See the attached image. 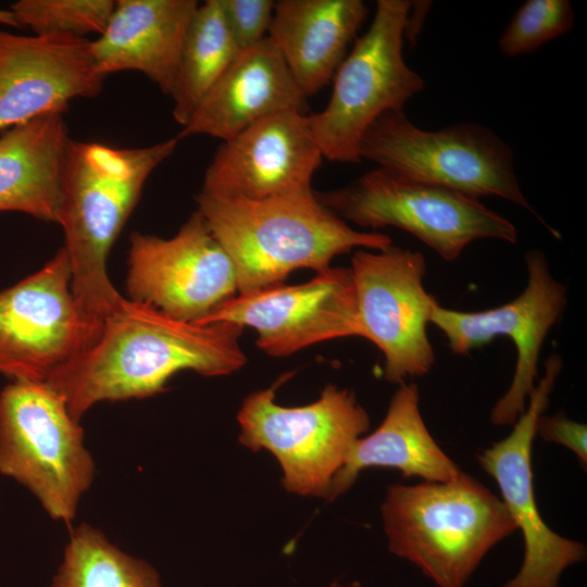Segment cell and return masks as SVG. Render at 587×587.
Returning <instances> with one entry per match:
<instances>
[{
	"label": "cell",
	"mask_w": 587,
	"mask_h": 587,
	"mask_svg": "<svg viewBox=\"0 0 587 587\" xmlns=\"http://www.w3.org/2000/svg\"><path fill=\"white\" fill-rule=\"evenodd\" d=\"M64 114H46L0 133V212L57 223L68 142Z\"/></svg>",
	"instance_id": "7402d4cb"
},
{
	"label": "cell",
	"mask_w": 587,
	"mask_h": 587,
	"mask_svg": "<svg viewBox=\"0 0 587 587\" xmlns=\"http://www.w3.org/2000/svg\"><path fill=\"white\" fill-rule=\"evenodd\" d=\"M315 196L344 221L374 229L399 227L446 261H454L478 239L496 238L511 243L517 239L514 224L478 199L383 167L345 187Z\"/></svg>",
	"instance_id": "ba28073f"
},
{
	"label": "cell",
	"mask_w": 587,
	"mask_h": 587,
	"mask_svg": "<svg viewBox=\"0 0 587 587\" xmlns=\"http://www.w3.org/2000/svg\"><path fill=\"white\" fill-rule=\"evenodd\" d=\"M230 35L239 51L259 43L268 32L275 1L221 0Z\"/></svg>",
	"instance_id": "4316f807"
},
{
	"label": "cell",
	"mask_w": 587,
	"mask_h": 587,
	"mask_svg": "<svg viewBox=\"0 0 587 587\" xmlns=\"http://www.w3.org/2000/svg\"><path fill=\"white\" fill-rule=\"evenodd\" d=\"M382 516L389 551L438 587H464L489 550L516 530L501 499L463 472L447 482L390 485Z\"/></svg>",
	"instance_id": "277c9868"
},
{
	"label": "cell",
	"mask_w": 587,
	"mask_h": 587,
	"mask_svg": "<svg viewBox=\"0 0 587 587\" xmlns=\"http://www.w3.org/2000/svg\"><path fill=\"white\" fill-rule=\"evenodd\" d=\"M233 323L257 333V346L272 357L342 337H360L350 268L332 267L299 285L277 284L238 294L197 324Z\"/></svg>",
	"instance_id": "5bb4252c"
},
{
	"label": "cell",
	"mask_w": 587,
	"mask_h": 587,
	"mask_svg": "<svg viewBox=\"0 0 587 587\" xmlns=\"http://www.w3.org/2000/svg\"><path fill=\"white\" fill-rule=\"evenodd\" d=\"M305 108L307 97L265 37L238 53L176 137L208 135L224 141L274 113H304Z\"/></svg>",
	"instance_id": "ac0fdd59"
},
{
	"label": "cell",
	"mask_w": 587,
	"mask_h": 587,
	"mask_svg": "<svg viewBox=\"0 0 587 587\" xmlns=\"http://www.w3.org/2000/svg\"><path fill=\"white\" fill-rule=\"evenodd\" d=\"M196 0H115L109 23L90 40L96 72L105 78L137 71L171 96Z\"/></svg>",
	"instance_id": "d6986e66"
},
{
	"label": "cell",
	"mask_w": 587,
	"mask_h": 587,
	"mask_svg": "<svg viewBox=\"0 0 587 587\" xmlns=\"http://www.w3.org/2000/svg\"><path fill=\"white\" fill-rule=\"evenodd\" d=\"M369 14L361 0H279L268 38L308 98L323 89Z\"/></svg>",
	"instance_id": "ffe728a7"
},
{
	"label": "cell",
	"mask_w": 587,
	"mask_h": 587,
	"mask_svg": "<svg viewBox=\"0 0 587 587\" xmlns=\"http://www.w3.org/2000/svg\"><path fill=\"white\" fill-rule=\"evenodd\" d=\"M0 25L21 28V25L18 24L14 13L10 9H0Z\"/></svg>",
	"instance_id": "f1b7e54d"
},
{
	"label": "cell",
	"mask_w": 587,
	"mask_h": 587,
	"mask_svg": "<svg viewBox=\"0 0 587 587\" xmlns=\"http://www.w3.org/2000/svg\"><path fill=\"white\" fill-rule=\"evenodd\" d=\"M210 230L232 259L238 292L282 284L295 270L316 273L352 249L380 250L391 238L358 232L333 213L315 192L262 200H228L196 196Z\"/></svg>",
	"instance_id": "3957f363"
},
{
	"label": "cell",
	"mask_w": 587,
	"mask_h": 587,
	"mask_svg": "<svg viewBox=\"0 0 587 587\" xmlns=\"http://www.w3.org/2000/svg\"><path fill=\"white\" fill-rule=\"evenodd\" d=\"M360 157L403 177L476 199H507L540 218L521 190L513 151L485 126L466 123L424 130L403 110H391L364 133Z\"/></svg>",
	"instance_id": "8992f818"
},
{
	"label": "cell",
	"mask_w": 587,
	"mask_h": 587,
	"mask_svg": "<svg viewBox=\"0 0 587 587\" xmlns=\"http://www.w3.org/2000/svg\"><path fill=\"white\" fill-rule=\"evenodd\" d=\"M221 0L199 4L187 27L171 92L174 120L184 127L239 53Z\"/></svg>",
	"instance_id": "603a6c76"
},
{
	"label": "cell",
	"mask_w": 587,
	"mask_h": 587,
	"mask_svg": "<svg viewBox=\"0 0 587 587\" xmlns=\"http://www.w3.org/2000/svg\"><path fill=\"white\" fill-rule=\"evenodd\" d=\"M411 1L378 0L367 30L357 38L335 76L326 108L308 116L311 135L323 158L361 161L360 142L372 123L423 90L424 79L402 54Z\"/></svg>",
	"instance_id": "52a82bcc"
},
{
	"label": "cell",
	"mask_w": 587,
	"mask_h": 587,
	"mask_svg": "<svg viewBox=\"0 0 587 587\" xmlns=\"http://www.w3.org/2000/svg\"><path fill=\"white\" fill-rule=\"evenodd\" d=\"M242 332L233 323L182 321L123 297L95 339L46 382L80 421L98 403L160 394L182 371L212 377L240 370L247 362Z\"/></svg>",
	"instance_id": "6da1fadb"
},
{
	"label": "cell",
	"mask_w": 587,
	"mask_h": 587,
	"mask_svg": "<svg viewBox=\"0 0 587 587\" xmlns=\"http://www.w3.org/2000/svg\"><path fill=\"white\" fill-rule=\"evenodd\" d=\"M237 420L240 444L272 452L288 491L324 498L352 445L370 427L354 394L334 385L316 401L294 408L275 402V386L254 391L243 400Z\"/></svg>",
	"instance_id": "9c48e42d"
},
{
	"label": "cell",
	"mask_w": 587,
	"mask_h": 587,
	"mask_svg": "<svg viewBox=\"0 0 587 587\" xmlns=\"http://www.w3.org/2000/svg\"><path fill=\"white\" fill-rule=\"evenodd\" d=\"M96 464L84 428L47 382L0 391V474L25 487L54 521L71 526Z\"/></svg>",
	"instance_id": "5b68a950"
},
{
	"label": "cell",
	"mask_w": 587,
	"mask_h": 587,
	"mask_svg": "<svg viewBox=\"0 0 587 587\" xmlns=\"http://www.w3.org/2000/svg\"><path fill=\"white\" fill-rule=\"evenodd\" d=\"M62 247L40 270L0 291V374L46 382L97 336L71 288Z\"/></svg>",
	"instance_id": "8fae6325"
},
{
	"label": "cell",
	"mask_w": 587,
	"mask_h": 587,
	"mask_svg": "<svg viewBox=\"0 0 587 587\" xmlns=\"http://www.w3.org/2000/svg\"><path fill=\"white\" fill-rule=\"evenodd\" d=\"M113 0H18L11 4L22 27L35 35L98 36L105 29Z\"/></svg>",
	"instance_id": "d4e9b609"
},
{
	"label": "cell",
	"mask_w": 587,
	"mask_h": 587,
	"mask_svg": "<svg viewBox=\"0 0 587 587\" xmlns=\"http://www.w3.org/2000/svg\"><path fill=\"white\" fill-rule=\"evenodd\" d=\"M574 11L567 0H527L515 12L498 45L508 57L529 53L571 32Z\"/></svg>",
	"instance_id": "484cf974"
},
{
	"label": "cell",
	"mask_w": 587,
	"mask_h": 587,
	"mask_svg": "<svg viewBox=\"0 0 587 587\" xmlns=\"http://www.w3.org/2000/svg\"><path fill=\"white\" fill-rule=\"evenodd\" d=\"M322 159L308 115L298 110L277 112L223 141L200 192L228 200L309 192Z\"/></svg>",
	"instance_id": "2e32d148"
},
{
	"label": "cell",
	"mask_w": 587,
	"mask_h": 587,
	"mask_svg": "<svg viewBox=\"0 0 587 587\" xmlns=\"http://www.w3.org/2000/svg\"><path fill=\"white\" fill-rule=\"evenodd\" d=\"M528 278L524 291L510 302L478 312L444 308L437 302L429 323L436 325L455 354L489 344L498 336L509 337L516 348V364L511 385L494 405L490 421L496 426L513 425L526 409L535 387L541 347L567 303V290L551 274L545 254H525Z\"/></svg>",
	"instance_id": "4fadbf2b"
},
{
	"label": "cell",
	"mask_w": 587,
	"mask_h": 587,
	"mask_svg": "<svg viewBox=\"0 0 587 587\" xmlns=\"http://www.w3.org/2000/svg\"><path fill=\"white\" fill-rule=\"evenodd\" d=\"M370 467L395 469L405 478L416 476L427 482L451 480L462 472L428 432L415 384H400L382 424L354 441L325 498L333 500L347 491Z\"/></svg>",
	"instance_id": "44dd1931"
},
{
	"label": "cell",
	"mask_w": 587,
	"mask_h": 587,
	"mask_svg": "<svg viewBox=\"0 0 587 587\" xmlns=\"http://www.w3.org/2000/svg\"><path fill=\"white\" fill-rule=\"evenodd\" d=\"M177 143V137L140 148L73 139L68 142L58 224L71 263L72 292L96 328L123 298L107 271L110 250L148 177Z\"/></svg>",
	"instance_id": "7a4b0ae2"
},
{
	"label": "cell",
	"mask_w": 587,
	"mask_h": 587,
	"mask_svg": "<svg viewBox=\"0 0 587 587\" xmlns=\"http://www.w3.org/2000/svg\"><path fill=\"white\" fill-rule=\"evenodd\" d=\"M535 432L544 440L562 445L573 451L584 470L587 466V426L567 419L563 414H540L536 421Z\"/></svg>",
	"instance_id": "83f0119b"
},
{
	"label": "cell",
	"mask_w": 587,
	"mask_h": 587,
	"mask_svg": "<svg viewBox=\"0 0 587 587\" xmlns=\"http://www.w3.org/2000/svg\"><path fill=\"white\" fill-rule=\"evenodd\" d=\"M360 337L372 341L385 357V378L402 384L427 374L435 352L427 324L437 302L426 292V262L421 252L392 245L351 258Z\"/></svg>",
	"instance_id": "30bf717a"
},
{
	"label": "cell",
	"mask_w": 587,
	"mask_h": 587,
	"mask_svg": "<svg viewBox=\"0 0 587 587\" xmlns=\"http://www.w3.org/2000/svg\"><path fill=\"white\" fill-rule=\"evenodd\" d=\"M128 299L199 323L238 291L234 263L199 210L171 238L133 233Z\"/></svg>",
	"instance_id": "7c38bea8"
},
{
	"label": "cell",
	"mask_w": 587,
	"mask_h": 587,
	"mask_svg": "<svg viewBox=\"0 0 587 587\" xmlns=\"http://www.w3.org/2000/svg\"><path fill=\"white\" fill-rule=\"evenodd\" d=\"M50 587H161L147 561L113 544L103 532L82 523L71 529Z\"/></svg>",
	"instance_id": "cb8c5ba5"
},
{
	"label": "cell",
	"mask_w": 587,
	"mask_h": 587,
	"mask_svg": "<svg viewBox=\"0 0 587 587\" xmlns=\"http://www.w3.org/2000/svg\"><path fill=\"white\" fill-rule=\"evenodd\" d=\"M104 79L95 70L89 39L18 35L0 27V133L46 114H64L72 100L98 96Z\"/></svg>",
	"instance_id": "e0dca14e"
},
{
	"label": "cell",
	"mask_w": 587,
	"mask_h": 587,
	"mask_svg": "<svg viewBox=\"0 0 587 587\" xmlns=\"http://www.w3.org/2000/svg\"><path fill=\"white\" fill-rule=\"evenodd\" d=\"M562 370L559 354L545 362V374L534 387L528 407L504 439L477 455L482 469L498 484L501 501L524 539L519 573L504 587H558L562 572L586 558L583 544L554 533L542 520L535 500L532 448L536 421L544 413Z\"/></svg>",
	"instance_id": "9a60e30c"
}]
</instances>
